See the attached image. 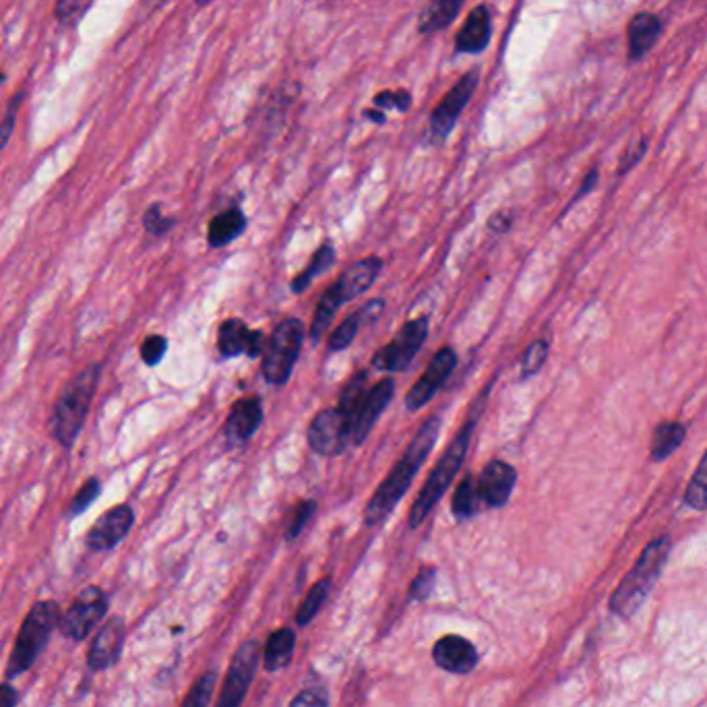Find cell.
I'll return each instance as SVG.
<instances>
[{"label": "cell", "mask_w": 707, "mask_h": 707, "mask_svg": "<svg viewBox=\"0 0 707 707\" xmlns=\"http://www.w3.org/2000/svg\"><path fill=\"white\" fill-rule=\"evenodd\" d=\"M122 643H125V621L120 617L110 619L91 643L87 662L91 670H106L114 666L120 658Z\"/></svg>", "instance_id": "obj_16"}, {"label": "cell", "mask_w": 707, "mask_h": 707, "mask_svg": "<svg viewBox=\"0 0 707 707\" xmlns=\"http://www.w3.org/2000/svg\"><path fill=\"white\" fill-rule=\"evenodd\" d=\"M645 149H648V141H645V139H641L639 143H635V145H631L629 149H627V153H625V158H623V162H621V168H619V174H625L627 170H631L641 158H643V153H645Z\"/></svg>", "instance_id": "obj_46"}, {"label": "cell", "mask_w": 707, "mask_h": 707, "mask_svg": "<svg viewBox=\"0 0 707 707\" xmlns=\"http://www.w3.org/2000/svg\"><path fill=\"white\" fill-rule=\"evenodd\" d=\"M296 648V635L290 629H278L269 635L265 648V668L275 672L290 664Z\"/></svg>", "instance_id": "obj_26"}, {"label": "cell", "mask_w": 707, "mask_h": 707, "mask_svg": "<svg viewBox=\"0 0 707 707\" xmlns=\"http://www.w3.org/2000/svg\"><path fill=\"white\" fill-rule=\"evenodd\" d=\"M366 391H368V373H366V371H360L358 375H354V377L346 383V387L342 389L340 402H337V408H340V410L348 416V420L352 418V414H354L356 408L360 406V402L364 399Z\"/></svg>", "instance_id": "obj_31"}, {"label": "cell", "mask_w": 707, "mask_h": 707, "mask_svg": "<svg viewBox=\"0 0 707 707\" xmlns=\"http://www.w3.org/2000/svg\"><path fill=\"white\" fill-rule=\"evenodd\" d=\"M58 619H60V608L52 600H42L32 610H29V614L21 625V631L17 635L15 648H13L9 666H7L9 679L19 676L21 672L29 670L36 664L38 656L46 648V643H48Z\"/></svg>", "instance_id": "obj_5"}, {"label": "cell", "mask_w": 707, "mask_h": 707, "mask_svg": "<svg viewBox=\"0 0 707 707\" xmlns=\"http://www.w3.org/2000/svg\"><path fill=\"white\" fill-rule=\"evenodd\" d=\"M466 0H430L420 15V34H435L449 27L459 15Z\"/></svg>", "instance_id": "obj_24"}, {"label": "cell", "mask_w": 707, "mask_h": 707, "mask_svg": "<svg viewBox=\"0 0 707 707\" xmlns=\"http://www.w3.org/2000/svg\"><path fill=\"white\" fill-rule=\"evenodd\" d=\"M381 269H383V259L366 257V259L354 263L348 271H344L342 278L335 282L337 290H340L342 302L346 304V302L358 298L360 294H364L368 288L375 284Z\"/></svg>", "instance_id": "obj_20"}, {"label": "cell", "mask_w": 707, "mask_h": 707, "mask_svg": "<svg viewBox=\"0 0 707 707\" xmlns=\"http://www.w3.org/2000/svg\"><path fill=\"white\" fill-rule=\"evenodd\" d=\"M17 691L11 685H0V707H15Z\"/></svg>", "instance_id": "obj_48"}, {"label": "cell", "mask_w": 707, "mask_h": 707, "mask_svg": "<svg viewBox=\"0 0 707 707\" xmlns=\"http://www.w3.org/2000/svg\"><path fill=\"white\" fill-rule=\"evenodd\" d=\"M102 495V482L98 476H89L77 493L73 495L69 507H67V517H77L81 513H85L91 505L96 503V499Z\"/></svg>", "instance_id": "obj_33"}, {"label": "cell", "mask_w": 707, "mask_h": 707, "mask_svg": "<svg viewBox=\"0 0 707 707\" xmlns=\"http://www.w3.org/2000/svg\"><path fill=\"white\" fill-rule=\"evenodd\" d=\"M685 503L695 511H707V451L685 490Z\"/></svg>", "instance_id": "obj_32"}, {"label": "cell", "mask_w": 707, "mask_h": 707, "mask_svg": "<svg viewBox=\"0 0 707 707\" xmlns=\"http://www.w3.org/2000/svg\"><path fill=\"white\" fill-rule=\"evenodd\" d=\"M478 83H480L478 69L466 73L443 98V102L433 110V116H430V135H433L435 141H445L449 137V133L457 125L461 112L466 110V106L474 98Z\"/></svg>", "instance_id": "obj_9"}, {"label": "cell", "mask_w": 707, "mask_h": 707, "mask_svg": "<svg viewBox=\"0 0 707 707\" xmlns=\"http://www.w3.org/2000/svg\"><path fill=\"white\" fill-rule=\"evenodd\" d=\"M360 329V319L358 315H350L342 325H337V329L329 337V350L331 352H342L352 346L354 337L358 335Z\"/></svg>", "instance_id": "obj_35"}, {"label": "cell", "mask_w": 707, "mask_h": 707, "mask_svg": "<svg viewBox=\"0 0 707 707\" xmlns=\"http://www.w3.org/2000/svg\"><path fill=\"white\" fill-rule=\"evenodd\" d=\"M515 482H517V472L511 464L501 459L490 461V464L484 466L478 478L480 501L490 509H499L507 505L515 488Z\"/></svg>", "instance_id": "obj_15"}, {"label": "cell", "mask_w": 707, "mask_h": 707, "mask_svg": "<svg viewBox=\"0 0 707 707\" xmlns=\"http://www.w3.org/2000/svg\"><path fill=\"white\" fill-rule=\"evenodd\" d=\"M21 104H23V91L11 100V104H9V108H7V114L3 116V120H0V151H3V149L9 145V141H11V137H13V131H15V125H17V114H19Z\"/></svg>", "instance_id": "obj_41"}, {"label": "cell", "mask_w": 707, "mask_h": 707, "mask_svg": "<svg viewBox=\"0 0 707 707\" xmlns=\"http://www.w3.org/2000/svg\"><path fill=\"white\" fill-rule=\"evenodd\" d=\"M596 182H598V172H596V170H592V172L588 174V178L583 180V184H581V191L575 195V199L571 201V205H573L575 201H579L581 197H586V195H588V193L596 187ZM571 205H569V207H571Z\"/></svg>", "instance_id": "obj_49"}, {"label": "cell", "mask_w": 707, "mask_h": 707, "mask_svg": "<svg viewBox=\"0 0 707 707\" xmlns=\"http://www.w3.org/2000/svg\"><path fill=\"white\" fill-rule=\"evenodd\" d=\"M439 430H441V420L435 416L428 418L418 428L416 437L412 439V443L404 451V457L397 461L391 474L381 482L377 493L371 497V501H368V505L364 509L366 526H379L381 521H385V517L397 507L399 499L408 493V488L414 482L420 466L424 464L428 453L433 451V447L437 443Z\"/></svg>", "instance_id": "obj_1"}, {"label": "cell", "mask_w": 707, "mask_h": 707, "mask_svg": "<svg viewBox=\"0 0 707 707\" xmlns=\"http://www.w3.org/2000/svg\"><path fill=\"white\" fill-rule=\"evenodd\" d=\"M474 426H476V420L470 418L464 424V428L459 430L457 437L453 439V443L445 449V453L437 461L435 470L430 472L428 480L424 482L420 495H418V499H416V503L412 505V511H410V528L412 530L418 528L422 521L428 517V513L433 511V507L447 493V488L451 486V482H453L455 474L459 472V468L464 466V459H466V453L470 449Z\"/></svg>", "instance_id": "obj_4"}, {"label": "cell", "mask_w": 707, "mask_h": 707, "mask_svg": "<svg viewBox=\"0 0 707 707\" xmlns=\"http://www.w3.org/2000/svg\"><path fill=\"white\" fill-rule=\"evenodd\" d=\"M366 118L379 122V125H383V122H385V116L381 112H366Z\"/></svg>", "instance_id": "obj_50"}, {"label": "cell", "mask_w": 707, "mask_h": 707, "mask_svg": "<svg viewBox=\"0 0 707 707\" xmlns=\"http://www.w3.org/2000/svg\"><path fill=\"white\" fill-rule=\"evenodd\" d=\"M435 664L453 674H468L478 664V652L474 645L459 635H447L435 643Z\"/></svg>", "instance_id": "obj_17"}, {"label": "cell", "mask_w": 707, "mask_h": 707, "mask_svg": "<svg viewBox=\"0 0 707 707\" xmlns=\"http://www.w3.org/2000/svg\"><path fill=\"white\" fill-rule=\"evenodd\" d=\"M244 230H247V218L240 209H230L209 222L207 228V242L211 249H222L226 244L234 242Z\"/></svg>", "instance_id": "obj_22"}, {"label": "cell", "mask_w": 707, "mask_h": 707, "mask_svg": "<svg viewBox=\"0 0 707 707\" xmlns=\"http://www.w3.org/2000/svg\"><path fill=\"white\" fill-rule=\"evenodd\" d=\"M426 337H428V319L426 317H418V319L408 321L402 329L397 331L395 340L375 354L373 368H377V371H385V373L404 371V368L410 366V362L414 360V356L418 354L422 344L426 342Z\"/></svg>", "instance_id": "obj_7"}, {"label": "cell", "mask_w": 707, "mask_h": 707, "mask_svg": "<svg viewBox=\"0 0 707 707\" xmlns=\"http://www.w3.org/2000/svg\"><path fill=\"white\" fill-rule=\"evenodd\" d=\"M342 296H340V290H337V286L333 284L319 300V306H317V311H315V317H313V323H311V340H321V337L327 333L335 313L340 311V306H342Z\"/></svg>", "instance_id": "obj_27"}, {"label": "cell", "mask_w": 707, "mask_h": 707, "mask_svg": "<svg viewBox=\"0 0 707 707\" xmlns=\"http://www.w3.org/2000/svg\"><path fill=\"white\" fill-rule=\"evenodd\" d=\"M166 352H168V340H166L164 335H147L145 340L141 342V348H139L141 360L149 368L158 366L164 360Z\"/></svg>", "instance_id": "obj_37"}, {"label": "cell", "mask_w": 707, "mask_h": 707, "mask_svg": "<svg viewBox=\"0 0 707 707\" xmlns=\"http://www.w3.org/2000/svg\"><path fill=\"white\" fill-rule=\"evenodd\" d=\"M548 342L546 340H536L521 358V379H530L540 373V368L548 360Z\"/></svg>", "instance_id": "obj_34"}, {"label": "cell", "mask_w": 707, "mask_h": 707, "mask_svg": "<svg viewBox=\"0 0 707 707\" xmlns=\"http://www.w3.org/2000/svg\"><path fill=\"white\" fill-rule=\"evenodd\" d=\"M395 393L393 379H381L373 389H368L360 406L350 418V441L354 445H362L364 439L371 433L379 416L385 412Z\"/></svg>", "instance_id": "obj_13"}, {"label": "cell", "mask_w": 707, "mask_h": 707, "mask_svg": "<svg viewBox=\"0 0 707 707\" xmlns=\"http://www.w3.org/2000/svg\"><path fill=\"white\" fill-rule=\"evenodd\" d=\"M687 437V426L670 420V422H662L656 426L654 437H652V459L654 461H664L668 459L676 449H679L685 443Z\"/></svg>", "instance_id": "obj_25"}, {"label": "cell", "mask_w": 707, "mask_h": 707, "mask_svg": "<svg viewBox=\"0 0 707 707\" xmlns=\"http://www.w3.org/2000/svg\"><path fill=\"white\" fill-rule=\"evenodd\" d=\"M176 226L174 218H168V215L162 213V205L153 203L145 213H143V228L147 234L151 236H164L168 234L172 228Z\"/></svg>", "instance_id": "obj_36"}, {"label": "cell", "mask_w": 707, "mask_h": 707, "mask_svg": "<svg viewBox=\"0 0 707 707\" xmlns=\"http://www.w3.org/2000/svg\"><path fill=\"white\" fill-rule=\"evenodd\" d=\"M455 364H457V356H455L453 348L439 350L437 356L430 360V364L426 366V373L408 391L406 408L410 412H416L422 406H426L430 399L435 397V393L443 387V383L451 377Z\"/></svg>", "instance_id": "obj_14"}, {"label": "cell", "mask_w": 707, "mask_h": 707, "mask_svg": "<svg viewBox=\"0 0 707 707\" xmlns=\"http://www.w3.org/2000/svg\"><path fill=\"white\" fill-rule=\"evenodd\" d=\"M333 263H335V251H333V247H331V244H323V247L317 249V253L313 255L309 267H306V269L298 275V278L292 282V290H294L296 294L304 292L306 288H309V286L313 284V280L319 278L321 273H325Z\"/></svg>", "instance_id": "obj_29"}, {"label": "cell", "mask_w": 707, "mask_h": 707, "mask_svg": "<svg viewBox=\"0 0 707 707\" xmlns=\"http://www.w3.org/2000/svg\"><path fill=\"white\" fill-rule=\"evenodd\" d=\"M106 610H108L106 594L96 586H89L73 600V604L65 612V617L60 619V631L73 641H83L104 619Z\"/></svg>", "instance_id": "obj_8"}, {"label": "cell", "mask_w": 707, "mask_h": 707, "mask_svg": "<svg viewBox=\"0 0 707 707\" xmlns=\"http://www.w3.org/2000/svg\"><path fill=\"white\" fill-rule=\"evenodd\" d=\"M670 555V538L660 536L643 548L633 569L623 577L619 588L610 596V610L621 619H631L654 590L656 581Z\"/></svg>", "instance_id": "obj_3"}, {"label": "cell", "mask_w": 707, "mask_h": 707, "mask_svg": "<svg viewBox=\"0 0 707 707\" xmlns=\"http://www.w3.org/2000/svg\"><path fill=\"white\" fill-rule=\"evenodd\" d=\"M209 3H213V0H197V5H199V7H207Z\"/></svg>", "instance_id": "obj_51"}, {"label": "cell", "mask_w": 707, "mask_h": 707, "mask_svg": "<svg viewBox=\"0 0 707 707\" xmlns=\"http://www.w3.org/2000/svg\"><path fill=\"white\" fill-rule=\"evenodd\" d=\"M662 23L654 13H637L629 23V58L639 60L648 54L660 38Z\"/></svg>", "instance_id": "obj_21"}, {"label": "cell", "mask_w": 707, "mask_h": 707, "mask_svg": "<svg viewBox=\"0 0 707 707\" xmlns=\"http://www.w3.org/2000/svg\"><path fill=\"white\" fill-rule=\"evenodd\" d=\"M383 311H385V300H383V298H375V300H371V302H366L356 315H358L360 325H362V323H373V321H377Z\"/></svg>", "instance_id": "obj_45"}, {"label": "cell", "mask_w": 707, "mask_h": 707, "mask_svg": "<svg viewBox=\"0 0 707 707\" xmlns=\"http://www.w3.org/2000/svg\"><path fill=\"white\" fill-rule=\"evenodd\" d=\"M329 586H331L329 579H321V581H317L315 586L309 590V594H306V598H304V602L300 604L298 614H296V621H298L300 627H306V625H309V623L317 617L321 606H323L325 600H327Z\"/></svg>", "instance_id": "obj_30"}, {"label": "cell", "mask_w": 707, "mask_h": 707, "mask_svg": "<svg viewBox=\"0 0 707 707\" xmlns=\"http://www.w3.org/2000/svg\"><path fill=\"white\" fill-rule=\"evenodd\" d=\"M377 106L381 108H387V110H408L410 104H412V98L408 91H387V94H379L377 96Z\"/></svg>", "instance_id": "obj_43"}, {"label": "cell", "mask_w": 707, "mask_h": 707, "mask_svg": "<svg viewBox=\"0 0 707 707\" xmlns=\"http://www.w3.org/2000/svg\"><path fill=\"white\" fill-rule=\"evenodd\" d=\"M478 503H480L478 480H476L472 474H468L464 480H461V482L457 484V488H455L451 511H453V515H455L459 521H464V519H470V517L476 515Z\"/></svg>", "instance_id": "obj_28"}, {"label": "cell", "mask_w": 707, "mask_h": 707, "mask_svg": "<svg viewBox=\"0 0 707 707\" xmlns=\"http://www.w3.org/2000/svg\"><path fill=\"white\" fill-rule=\"evenodd\" d=\"M488 228L493 230V232H497V234H503V232H507L511 228V218H509L507 213H497V215H493V218H490Z\"/></svg>", "instance_id": "obj_47"}, {"label": "cell", "mask_w": 707, "mask_h": 707, "mask_svg": "<svg viewBox=\"0 0 707 707\" xmlns=\"http://www.w3.org/2000/svg\"><path fill=\"white\" fill-rule=\"evenodd\" d=\"M315 513H317L315 501H300V505L292 513V519H290L288 530H286V538L296 540L302 534V530L306 528V524H309V521L313 519Z\"/></svg>", "instance_id": "obj_40"}, {"label": "cell", "mask_w": 707, "mask_h": 707, "mask_svg": "<svg viewBox=\"0 0 707 707\" xmlns=\"http://www.w3.org/2000/svg\"><path fill=\"white\" fill-rule=\"evenodd\" d=\"M135 524V511L131 505L122 503L108 509L85 534V546L91 552H106L127 538Z\"/></svg>", "instance_id": "obj_12"}, {"label": "cell", "mask_w": 707, "mask_h": 707, "mask_svg": "<svg viewBox=\"0 0 707 707\" xmlns=\"http://www.w3.org/2000/svg\"><path fill=\"white\" fill-rule=\"evenodd\" d=\"M435 579H437L435 567H424V569H420V573L416 575V579H414V583H412V588H410V596H412L414 600H426L428 594L433 592Z\"/></svg>", "instance_id": "obj_42"}, {"label": "cell", "mask_w": 707, "mask_h": 707, "mask_svg": "<svg viewBox=\"0 0 707 707\" xmlns=\"http://www.w3.org/2000/svg\"><path fill=\"white\" fill-rule=\"evenodd\" d=\"M490 38H493V15L486 5H478L461 25L455 48L464 54H478L490 44Z\"/></svg>", "instance_id": "obj_19"}, {"label": "cell", "mask_w": 707, "mask_h": 707, "mask_svg": "<svg viewBox=\"0 0 707 707\" xmlns=\"http://www.w3.org/2000/svg\"><path fill=\"white\" fill-rule=\"evenodd\" d=\"M259 654H261V650H259L257 641H247L234 654V660L228 668L226 681L222 687V697H220L218 707H240L242 705L244 695H247V691L253 683Z\"/></svg>", "instance_id": "obj_11"}, {"label": "cell", "mask_w": 707, "mask_h": 707, "mask_svg": "<svg viewBox=\"0 0 707 707\" xmlns=\"http://www.w3.org/2000/svg\"><path fill=\"white\" fill-rule=\"evenodd\" d=\"M350 420L340 408L321 410L309 426V445L315 453L333 457L350 445Z\"/></svg>", "instance_id": "obj_10"}, {"label": "cell", "mask_w": 707, "mask_h": 707, "mask_svg": "<svg viewBox=\"0 0 707 707\" xmlns=\"http://www.w3.org/2000/svg\"><path fill=\"white\" fill-rule=\"evenodd\" d=\"M213 687H215V672L203 674L201 679L193 685V689L187 695V699H184L182 707H207L209 699H211V693H213Z\"/></svg>", "instance_id": "obj_38"}, {"label": "cell", "mask_w": 707, "mask_h": 707, "mask_svg": "<svg viewBox=\"0 0 707 707\" xmlns=\"http://www.w3.org/2000/svg\"><path fill=\"white\" fill-rule=\"evenodd\" d=\"M304 344V325L298 319H284L273 329L263 352V377L271 385H284L300 356Z\"/></svg>", "instance_id": "obj_6"}, {"label": "cell", "mask_w": 707, "mask_h": 707, "mask_svg": "<svg viewBox=\"0 0 707 707\" xmlns=\"http://www.w3.org/2000/svg\"><path fill=\"white\" fill-rule=\"evenodd\" d=\"M290 707H329L327 693L321 689H306L294 697Z\"/></svg>", "instance_id": "obj_44"}, {"label": "cell", "mask_w": 707, "mask_h": 707, "mask_svg": "<svg viewBox=\"0 0 707 707\" xmlns=\"http://www.w3.org/2000/svg\"><path fill=\"white\" fill-rule=\"evenodd\" d=\"M263 422V408L257 397L240 399L234 404L226 424H224V437L230 445L247 443Z\"/></svg>", "instance_id": "obj_18"}, {"label": "cell", "mask_w": 707, "mask_h": 707, "mask_svg": "<svg viewBox=\"0 0 707 707\" xmlns=\"http://www.w3.org/2000/svg\"><path fill=\"white\" fill-rule=\"evenodd\" d=\"M91 0H56L54 7V15L58 19V23L63 25H75L83 13L89 9Z\"/></svg>", "instance_id": "obj_39"}, {"label": "cell", "mask_w": 707, "mask_h": 707, "mask_svg": "<svg viewBox=\"0 0 707 707\" xmlns=\"http://www.w3.org/2000/svg\"><path fill=\"white\" fill-rule=\"evenodd\" d=\"M100 377L102 364L91 362L60 389L48 418V426L50 435L63 449L75 447L91 412V406H94Z\"/></svg>", "instance_id": "obj_2"}, {"label": "cell", "mask_w": 707, "mask_h": 707, "mask_svg": "<svg viewBox=\"0 0 707 707\" xmlns=\"http://www.w3.org/2000/svg\"><path fill=\"white\" fill-rule=\"evenodd\" d=\"M255 331L244 325L240 319H228L220 325L218 331V348L224 358H234L240 354H247L251 350Z\"/></svg>", "instance_id": "obj_23"}]
</instances>
